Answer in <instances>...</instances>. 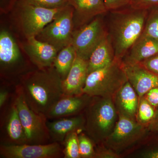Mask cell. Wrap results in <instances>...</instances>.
Wrapping results in <instances>:
<instances>
[{
    "mask_svg": "<svg viewBox=\"0 0 158 158\" xmlns=\"http://www.w3.org/2000/svg\"><path fill=\"white\" fill-rule=\"evenodd\" d=\"M21 88L30 107L46 116L49 111L64 95L62 81L54 66L38 69L20 77Z\"/></svg>",
    "mask_w": 158,
    "mask_h": 158,
    "instance_id": "cell-1",
    "label": "cell"
},
{
    "mask_svg": "<svg viewBox=\"0 0 158 158\" xmlns=\"http://www.w3.org/2000/svg\"><path fill=\"white\" fill-rule=\"evenodd\" d=\"M148 10L133 9L129 6L110 11L108 34L113 44L115 59L122 60L141 36Z\"/></svg>",
    "mask_w": 158,
    "mask_h": 158,
    "instance_id": "cell-2",
    "label": "cell"
},
{
    "mask_svg": "<svg viewBox=\"0 0 158 158\" xmlns=\"http://www.w3.org/2000/svg\"><path fill=\"white\" fill-rule=\"evenodd\" d=\"M85 111V132L95 144H103L118 120L113 98L93 97Z\"/></svg>",
    "mask_w": 158,
    "mask_h": 158,
    "instance_id": "cell-3",
    "label": "cell"
},
{
    "mask_svg": "<svg viewBox=\"0 0 158 158\" xmlns=\"http://www.w3.org/2000/svg\"><path fill=\"white\" fill-rule=\"evenodd\" d=\"M127 81L122 62L115 59L109 65L88 74L83 93L92 97L113 98Z\"/></svg>",
    "mask_w": 158,
    "mask_h": 158,
    "instance_id": "cell-4",
    "label": "cell"
},
{
    "mask_svg": "<svg viewBox=\"0 0 158 158\" xmlns=\"http://www.w3.org/2000/svg\"><path fill=\"white\" fill-rule=\"evenodd\" d=\"M13 98L25 133L27 144L51 143L47 117L45 115L36 113L30 107L19 85L16 86Z\"/></svg>",
    "mask_w": 158,
    "mask_h": 158,
    "instance_id": "cell-5",
    "label": "cell"
},
{
    "mask_svg": "<svg viewBox=\"0 0 158 158\" xmlns=\"http://www.w3.org/2000/svg\"><path fill=\"white\" fill-rule=\"evenodd\" d=\"M73 14V7L70 5L63 7L36 38L53 46L59 52L71 44L75 30Z\"/></svg>",
    "mask_w": 158,
    "mask_h": 158,
    "instance_id": "cell-6",
    "label": "cell"
},
{
    "mask_svg": "<svg viewBox=\"0 0 158 158\" xmlns=\"http://www.w3.org/2000/svg\"><path fill=\"white\" fill-rule=\"evenodd\" d=\"M148 132L147 127L135 119L118 115L114 129L103 144L120 155L141 141Z\"/></svg>",
    "mask_w": 158,
    "mask_h": 158,
    "instance_id": "cell-7",
    "label": "cell"
},
{
    "mask_svg": "<svg viewBox=\"0 0 158 158\" xmlns=\"http://www.w3.org/2000/svg\"><path fill=\"white\" fill-rule=\"evenodd\" d=\"M108 35V30L99 15L74 30L71 44L77 56L88 61L94 50Z\"/></svg>",
    "mask_w": 158,
    "mask_h": 158,
    "instance_id": "cell-8",
    "label": "cell"
},
{
    "mask_svg": "<svg viewBox=\"0 0 158 158\" xmlns=\"http://www.w3.org/2000/svg\"><path fill=\"white\" fill-rule=\"evenodd\" d=\"M16 3L20 25L27 39L37 37L46 26L53 20L62 8L48 9L19 1Z\"/></svg>",
    "mask_w": 158,
    "mask_h": 158,
    "instance_id": "cell-9",
    "label": "cell"
},
{
    "mask_svg": "<svg viewBox=\"0 0 158 158\" xmlns=\"http://www.w3.org/2000/svg\"><path fill=\"white\" fill-rule=\"evenodd\" d=\"M62 156L63 150L58 142L0 146V156L2 158H58Z\"/></svg>",
    "mask_w": 158,
    "mask_h": 158,
    "instance_id": "cell-10",
    "label": "cell"
},
{
    "mask_svg": "<svg viewBox=\"0 0 158 158\" xmlns=\"http://www.w3.org/2000/svg\"><path fill=\"white\" fill-rule=\"evenodd\" d=\"M3 119L2 144L21 145L27 144V139L14 99Z\"/></svg>",
    "mask_w": 158,
    "mask_h": 158,
    "instance_id": "cell-11",
    "label": "cell"
},
{
    "mask_svg": "<svg viewBox=\"0 0 158 158\" xmlns=\"http://www.w3.org/2000/svg\"><path fill=\"white\" fill-rule=\"evenodd\" d=\"M123 65L128 81L135 90L139 99L144 96L151 89L158 87V76L150 71L140 63H123Z\"/></svg>",
    "mask_w": 158,
    "mask_h": 158,
    "instance_id": "cell-12",
    "label": "cell"
},
{
    "mask_svg": "<svg viewBox=\"0 0 158 158\" xmlns=\"http://www.w3.org/2000/svg\"><path fill=\"white\" fill-rule=\"evenodd\" d=\"M25 50L31 62L38 69L53 66L59 52L53 46L40 41L36 37L27 39Z\"/></svg>",
    "mask_w": 158,
    "mask_h": 158,
    "instance_id": "cell-13",
    "label": "cell"
},
{
    "mask_svg": "<svg viewBox=\"0 0 158 158\" xmlns=\"http://www.w3.org/2000/svg\"><path fill=\"white\" fill-rule=\"evenodd\" d=\"M92 98L86 94L73 96L64 95L51 108L47 117L59 118L77 115L85 110Z\"/></svg>",
    "mask_w": 158,
    "mask_h": 158,
    "instance_id": "cell-14",
    "label": "cell"
},
{
    "mask_svg": "<svg viewBox=\"0 0 158 158\" xmlns=\"http://www.w3.org/2000/svg\"><path fill=\"white\" fill-rule=\"evenodd\" d=\"M74 9V27H81L97 16L109 11L105 0H68Z\"/></svg>",
    "mask_w": 158,
    "mask_h": 158,
    "instance_id": "cell-15",
    "label": "cell"
},
{
    "mask_svg": "<svg viewBox=\"0 0 158 158\" xmlns=\"http://www.w3.org/2000/svg\"><path fill=\"white\" fill-rule=\"evenodd\" d=\"M88 74V61L77 56L68 75L62 81L63 94L73 96L83 94Z\"/></svg>",
    "mask_w": 158,
    "mask_h": 158,
    "instance_id": "cell-16",
    "label": "cell"
},
{
    "mask_svg": "<svg viewBox=\"0 0 158 158\" xmlns=\"http://www.w3.org/2000/svg\"><path fill=\"white\" fill-rule=\"evenodd\" d=\"M85 116L83 115L57 118L52 122H48L52 142H63L69 133L85 130Z\"/></svg>",
    "mask_w": 158,
    "mask_h": 158,
    "instance_id": "cell-17",
    "label": "cell"
},
{
    "mask_svg": "<svg viewBox=\"0 0 158 158\" xmlns=\"http://www.w3.org/2000/svg\"><path fill=\"white\" fill-rule=\"evenodd\" d=\"M158 54V40L141 35L122 60L124 64L139 63Z\"/></svg>",
    "mask_w": 158,
    "mask_h": 158,
    "instance_id": "cell-18",
    "label": "cell"
},
{
    "mask_svg": "<svg viewBox=\"0 0 158 158\" xmlns=\"http://www.w3.org/2000/svg\"><path fill=\"white\" fill-rule=\"evenodd\" d=\"M139 99L135 90L128 81L113 98L118 115L135 120Z\"/></svg>",
    "mask_w": 158,
    "mask_h": 158,
    "instance_id": "cell-19",
    "label": "cell"
},
{
    "mask_svg": "<svg viewBox=\"0 0 158 158\" xmlns=\"http://www.w3.org/2000/svg\"><path fill=\"white\" fill-rule=\"evenodd\" d=\"M115 59V52L109 34L99 44L88 60V73L107 66Z\"/></svg>",
    "mask_w": 158,
    "mask_h": 158,
    "instance_id": "cell-20",
    "label": "cell"
},
{
    "mask_svg": "<svg viewBox=\"0 0 158 158\" xmlns=\"http://www.w3.org/2000/svg\"><path fill=\"white\" fill-rule=\"evenodd\" d=\"M20 53L17 44L8 31L0 34V62L2 67H9L19 61Z\"/></svg>",
    "mask_w": 158,
    "mask_h": 158,
    "instance_id": "cell-21",
    "label": "cell"
},
{
    "mask_svg": "<svg viewBox=\"0 0 158 158\" xmlns=\"http://www.w3.org/2000/svg\"><path fill=\"white\" fill-rule=\"evenodd\" d=\"M76 56V52L72 44L62 48L57 54L53 66L62 80L68 75Z\"/></svg>",
    "mask_w": 158,
    "mask_h": 158,
    "instance_id": "cell-22",
    "label": "cell"
},
{
    "mask_svg": "<svg viewBox=\"0 0 158 158\" xmlns=\"http://www.w3.org/2000/svg\"><path fill=\"white\" fill-rule=\"evenodd\" d=\"M156 111V109L152 106L144 96L140 98L136 114V121L147 127L154 118Z\"/></svg>",
    "mask_w": 158,
    "mask_h": 158,
    "instance_id": "cell-23",
    "label": "cell"
},
{
    "mask_svg": "<svg viewBox=\"0 0 158 158\" xmlns=\"http://www.w3.org/2000/svg\"><path fill=\"white\" fill-rule=\"evenodd\" d=\"M141 35L151 37L158 40V6L153 7L148 10Z\"/></svg>",
    "mask_w": 158,
    "mask_h": 158,
    "instance_id": "cell-24",
    "label": "cell"
},
{
    "mask_svg": "<svg viewBox=\"0 0 158 158\" xmlns=\"http://www.w3.org/2000/svg\"><path fill=\"white\" fill-rule=\"evenodd\" d=\"M63 156L65 158H81L78 141V133L73 132L69 134L63 142Z\"/></svg>",
    "mask_w": 158,
    "mask_h": 158,
    "instance_id": "cell-25",
    "label": "cell"
},
{
    "mask_svg": "<svg viewBox=\"0 0 158 158\" xmlns=\"http://www.w3.org/2000/svg\"><path fill=\"white\" fill-rule=\"evenodd\" d=\"M78 141L81 158H94L95 149L93 140L84 133H80Z\"/></svg>",
    "mask_w": 158,
    "mask_h": 158,
    "instance_id": "cell-26",
    "label": "cell"
},
{
    "mask_svg": "<svg viewBox=\"0 0 158 158\" xmlns=\"http://www.w3.org/2000/svg\"><path fill=\"white\" fill-rule=\"evenodd\" d=\"M18 1L51 9H59L69 5L68 0H18Z\"/></svg>",
    "mask_w": 158,
    "mask_h": 158,
    "instance_id": "cell-27",
    "label": "cell"
},
{
    "mask_svg": "<svg viewBox=\"0 0 158 158\" xmlns=\"http://www.w3.org/2000/svg\"><path fill=\"white\" fill-rule=\"evenodd\" d=\"M129 6L135 9L149 10L158 6V0H131Z\"/></svg>",
    "mask_w": 158,
    "mask_h": 158,
    "instance_id": "cell-28",
    "label": "cell"
},
{
    "mask_svg": "<svg viewBox=\"0 0 158 158\" xmlns=\"http://www.w3.org/2000/svg\"><path fill=\"white\" fill-rule=\"evenodd\" d=\"M95 149L94 158H118L120 155L106 146L104 144L98 145Z\"/></svg>",
    "mask_w": 158,
    "mask_h": 158,
    "instance_id": "cell-29",
    "label": "cell"
},
{
    "mask_svg": "<svg viewBox=\"0 0 158 158\" xmlns=\"http://www.w3.org/2000/svg\"><path fill=\"white\" fill-rule=\"evenodd\" d=\"M108 11L121 9L129 6L131 0H105Z\"/></svg>",
    "mask_w": 158,
    "mask_h": 158,
    "instance_id": "cell-30",
    "label": "cell"
},
{
    "mask_svg": "<svg viewBox=\"0 0 158 158\" xmlns=\"http://www.w3.org/2000/svg\"><path fill=\"white\" fill-rule=\"evenodd\" d=\"M139 63L158 76V54Z\"/></svg>",
    "mask_w": 158,
    "mask_h": 158,
    "instance_id": "cell-31",
    "label": "cell"
},
{
    "mask_svg": "<svg viewBox=\"0 0 158 158\" xmlns=\"http://www.w3.org/2000/svg\"><path fill=\"white\" fill-rule=\"evenodd\" d=\"M144 96L154 107L158 108V86L151 89Z\"/></svg>",
    "mask_w": 158,
    "mask_h": 158,
    "instance_id": "cell-32",
    "label": "cell"
},
{
    "mask_svg": "<svg viewBox=\"0 0 158 158\" xmlns=\"http://www.w3.org/2000/svg\"><path fill=\"white\" fill-rule=\"evenodd\" d=\"M147 128L149 132L158 135V108L156 109L154 118L148 126Z\"/></svg>",
    "mask_w": 158,
    "mask_h": 158,
    "instance_id": "cell-33",
    "label": "cell"
},
{
    "mask_svg": "<svg viewBox=\"0 0 158 158\" xmlns=\"http://www.w3.org/2000/svg\"><path fill=\"white\" fill-rule=\"evenodd\" d=\"M140 156L143 158H158V148L144 150L141 153Z\"/></svg>",
    "mask_w": 158,
    "mask_h": 158,
    "instance_id": "cell-34",
    "label": "cell"
},
{
    "mask_svg": "<svg viewBox=\"0 0 158 158\" xmlns=\"http://www.w3.org/2000/svg\"><path fill=\"white\" fill-rule=\"evenodd\" d=\"M18 0H1V10H8L11 9L17 3Z\"/></svg>",
    "mask_w": 158,
    "mask_h": 158,
    "instance_id": "cell-35",
    "label": "cell"
},
{
    "mask_svg": "<svg viewBox=\"0 0 158 158\" xmlns=\"http://www.w3.org/2000/svg\"><path fill=\"white\" fill-rule=\"evenodd\" d=\"M9 97V92L6 88H1L0 90V108H2L6 104Z\"/></svg>",
    "mask_w": 158,
    "mask_h": 158,
    "instance_id": "cell-36",
    "label": "cell"
}]
</instances>
